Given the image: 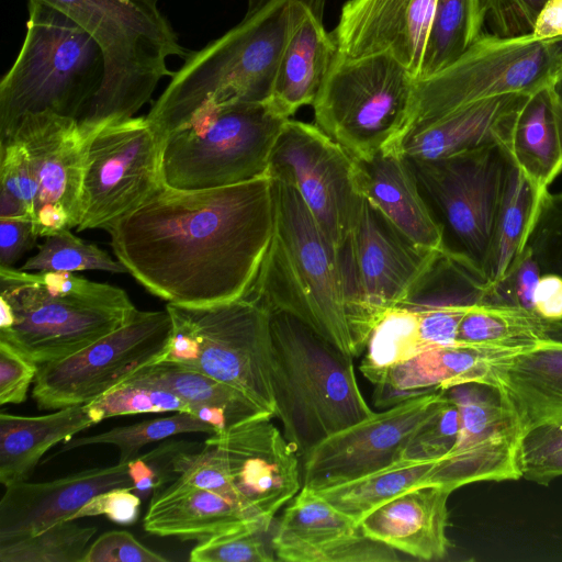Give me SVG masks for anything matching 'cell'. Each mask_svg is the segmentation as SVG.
Here are the masks:
<instances>
[{
	"label": "cell",
	"mask_w": 562,
	"mask_h": 562,
	"mask_svg": "<svg viewBox=\"0 0 562 562\" xmlns=\"http://www.w3.org/2000/svg\"><path fill=\"white\" fill-rule=\"evenodd\" d=\"M269 173L232 186L162 184L108 232L117 260L148 292L171 304L235 301L251 289L273 229Z\"/></svg>",
	"instance_id": "6da1fadb"
},
{
	"label": "cell",
	"mask_w": 562,
	"mask_h": 562,
	"mask_svg": "<svg viewBox=\"0 0 562 562\" xmlns=\"http://www.w3.org/2000/svg\"><path fill=\"white\" fill-rule=\"evenodd\" d=\"M324 7L325 0H261L236 26L188 54L147 120L164 139L205 102L267 101L291 35Z\"/></svg>",
	"instance_id": "7a4b0ae2"
},
{
	"label": "cell",
	"mask_w": 562,
	"mask_h": 562,
	"mask_svg": "<svg viewBox=\"0 0 562 562\" xmlns=\"http://www.w3.org/2000/svg\"><path fill=\"white\" fill-rule=\"evenodd\" d=\"M272 178L273 229L258 276L244 297L269 312L289 313L352 358L350 326L339 254L297 190Z\"/></svg>",
	"instance_id": "3957f363"
},
{
	"label": "cell",
	"mask_w": 562,
	"mask_h": 562,
	"mask_svg": "<svg viewBox=\"0 0 562 562\" xmlns=\"http://www.w3.org/2000/svg\"><path fill=\"white\" fill-rule=\"evenodd\" d=\"M78 23L100 46L102 85L78 120L90 137L104 125L133 117L151 98L171 56L189 53L158 9V0H41Z\"/></svg>",
	"instance_id": "277c9868"
},
{
	"label": "cell",
	"mask_w": 562,
	"mask_h": 562,
	"mask_svg": "<svg viewBox=\"0 0 562 562\" xmlns=\"http://www.w3.org/2000/svg\"><path fill=\"white\" fill-rule=\"evenodd\" d=\"M274 417L302 460L327 437L374 412L352 357L285 312H270Z\"/></svg>",
	"instance_id": "5b68a950"
},
{
	"label": "cell",
	"mask_w": 562,
	"mask_h": 562,
	"mask_svg": "<svg viewBox=\"0 0 562 562\" xmlns=\"http://www.w3.org/2000/svg\"><path fill=\"white\" fill-rule=\"evenodd\" d=\"M0 300L13 312L0 340L38 366L82 350L137 311L123 289L66 271L0 268Z\"/></svg>",
	"instance_id": "8992f818"
},
{
	"label": "cell",
	"mask_w": 562,
	"mask_h": 562,
	"mask_svg": "<svg viewBox=\"0 0 562 562\" xmlns=\"http://www.w3.org/2000/svg\"><path fill=\"white\" fill-rule=\"evenodd\" d=\"M27 8L22 47L0 82V139L30 113L79 120L104 77L102 50L89 33L41 0Z\"/></svg>",
	"instance_id": "52a82bcc"
},
{
	"label": "cell",
	"mask_w": 562,
	"mask_h": 562,
	"mask_svg": "<svg viewBox=\"0 0 562 562\" xmlns=\"http://www.w3.org/2000/svg\"><path fill=\"white\" fill-rule=\"evenodd\" d=\"M272 418L256 416L202 443L178 440L171 456L175 480L224 496L267 532L302 488L300 458Z\"/></svg>",
	"instance_id": "ba28073f"
},
{
	"label": "cell",
	"mask_w": 562,
	"mask_h": 562,
	"mask_svg": "<svg viewBox=\"0 0 562 562\" xmlns=\"http://www.w3.org/2000/svg\"><path fill=\"white\" fill-rule=\"evenodd\" d=\"M288 120L268 101L205 102L162 139L164 184L213 189L269 173L273 147Z\"/></svg>",
	"instance_id": "9c48e42d"
},
{
	"label": "cell",
	"mask_w": 562,
	"mask_h": 562,
	"mask_svg": "<svg viewBox=\"0 0 562 562\" xmlns=\"http://www.w3.org/2000/svg\"><path fill=\"white\" fill-rule=\"evenodd\" d=\"M166 308L172 334L156 363L209 375L274 417L270 312L249 297L205 306L167 303Z\"/></svg>",
	"instance_id": "30bf717a"
},
{
	"label": "cell",
	"mask_w": 562,
	"mask_h": 562,
	"mask_svg": "<svg viewBox=\"0 0 562 562\" xmlns=\"http://www.w3.org/2000/svg\"><path fill=\"white\" fill-rule=\"evenodd\" d=\"M416 81L389 53L349 58L337 52L312 104L315 125L353 159L395 151Z\"/></svg>",
	"instance_id": "8fae6325"
},
{
	"label": "cell",
	"mask_w": 562,
	"mask_h": 562,
	"mask_svg": "<svg viewBox=\"0 0 562 562\" xmlns=\"http://www.w3.org/2000/svg\"><path fill=\"white\" fill-rule=\"evenodd\" d=\"M407 160L443 229L446 249L486 282L495 221L513 167L506 148L495 144L435 160Z\"/></svg>",
	"instance_id": "7c38bea8"
},
{
	"label": "cell",
	"mask_w": 562,
	"mask_h": 562,
	"mask_svg": "<svg viewBox=\"0 0 562 562\" xmlns=\"http://www.w3.org/2000/svg\"><path fill=\"white\" fill-rule=\"evenodd\" d=\"M441 251L414 244L360 196L339 251L358 356L383 315L411 297Z\"/></svg>",
	"instance_id": "4fadbf2b"
},
{
	"label": "cell",
	"mask_w": 562,
	"mask_h": 562,
	"mask_svg": "<svg viewBox=\"0 0 562 562\" xmlns=\"http://www.w3.org/2000/svg\"><path fill=\"white\" fill-rule=\"evenodd\" d=\"M561 49L562 37L483 36L449 66L417 79L413 110L437 113L508 93L531 94L555 85Z\"/></svg>",
	"instance_id": "5bb4252c"
},
{
	"label": "cell",
	"mask_w": 562,
	"mask_h": 562,
	"mask_svg": "<svg viewBox=\"0 0 562 562\" xmlns=\"http://www.w3.org/2000/svg\"><path fill=\"white\" fill-rule=\"evenodd\" d=\"M172 334L170 313L136 311L116 330L64 359L38 366L32 396L40 409L85 405L155 364Z\"/></svg>",
	"instance_id": "9a60e30c"
},
{
	"label": "cell",
	"mask_w": 562,
	"mask_h": 562,
	"mask_svg": "<svg viewBox=\"0 0 562 562\" xmlns=\"http://www.w3.org/2000/svg\"><path fill=\"white\" fill-rule=\"evenodd\" d=\"M162 139L146 116L95 131L89 142L78 232L106 229L143 205L164 184Z\"/></svg>",
	"instance_id": "2e32d148"
},
{
	"label": "cell",
	"mask_w": 562,
	"mask_h": 562,
	"mask_svg": "<svg viewBox=\"0 0 562 562\" xmlns=\"http://www.w3.org/2000/svg\"><path fill=\"white\" fill-rule=\"evenodd\" d=\"M459 408L454 446L431 471L428 484L450 491L484 481L522 477L524 429L501 387L468 383L448 390Z\"/></svg>",
	"instance_id": "e0dca14e"
},
{
	"label": "cell",
	"mask_w": 562,
	"mask_h": 562,
	"mask_svg": "<svg viewBox=\"0 0 562 562\" xmlns=\"http://www.w3.org/2000/svg\"><path fill=\"white\" fill-rule=\"evenodd\" d=\"M269 175L297 190L339 254L361 196L347 151L315 124L289 119L273 147Z\"/></svg>",
	"instance_id": "ac0fdd59"
},
{
	"label": "cell",
	"mask_w": 562,
	"mask_h": 562,
	"mask_svg": "<svg viewBox=\"0 0 562 562\" xmlns=\"http://www.w3.org/2000/svg\"><path fill=\"white\" fill-rule=\"evenodd\" d=\"M447 398V390H431L327 437L302 459V487L323 491L402 459L419 426Z\"/></svg>",
	"instance_id": "d6986e66"
},
{
	"label": "cell",
	"mask_w": 562,
	"mask_h": 562,
	"mask_svg": "<svg viewBox=\"0 0 562 562\" xmlns=\"http://www.w3.org/2000/svg\"><path fill=\"white\" fill-rule=\"evenodd\" d=\"M286 562H394L396 551L368 537L360 524L302 487L288 503L271 539Z\"/></svg>",
	"instance_id": "ffe728a7"
},
{
	"label": "cell",
	"mask_w": 562,
	"mask_h": 562,
	"mask_svg": "<svg viewBox=\"0 0 562 562\" xmlns=\"http://www.w3.org/2000/svg\"><path fill=\"white\" fill-rule=\"evenodd\" d=\"M437 0H348L330 32L349 58L389 53L416 79Z\"/></svg>",
	"instance_id": "44dd1931"
},
{
	"label": "cell",
	"mask_w": 562,
	"mask_h": 562,
	"mask_svg": "<svg viewBox=\"0 0 562 562\" xmlns=\"http://www.w3.org/2000/svg\"><path fill=\"white\" fill-rule=\"evenodd\" d=\"M11 137L24 146L32 164L38 187L36 211L45 204H60L77 228L90 142L78 120L50 111L30 113L3 139Z\"/></svg>",
	"instance_id": "7402d4cb"
},
{
	"label": "cell",
	"mask_w": 562,
	"mask_h": 562,
	"mask_svg": "<svg viewBox=\"0 0 562 562\" xmlns=\"http://www.w3.org/2000/svg\"><path fill=\"white\" fill-rule=\"evenodd\" d=\"M528 97L508 93L437 113L413 110L395 153L407 159L435 160L484 146H504Z\"/></svg>",
	"instance_id": "603a6c76"
},
{
	"label": "cell",
	"mask_w": 562,
	"mask_h": 562,
	"mask_svg": "<svg viewBox=\"0 0 562 562\" xmlns=\"http://www.w3.org/2000/svg\"><path fill=\"white\" fill-rule=\"evenodd\" d=\"M522 350L454 342L432 347L390 368L374 385V404L387 408L431 390L480 383L501 387L509 361Z\"/></svg>",
	"instance_id": "cb8c5ba5"
},
{
	"label": "cell",
	"mask_w": 562,
	"mask_h": 562,
	"mask_svg": "<svg viewBox=\"0 0 562 562\" xmlns=\"http://www.w3.org/2000/svg\"><path fill=\"white\" fill-rule=\"evenodd\" d=\"M128 462L90 468L41 483L22 481L0 499V543L31 537L68 520L97 494L112 487H132Z\"/></svg>",
	"instance_id": "d4e9b609"
},
{
	"label": "cell",
	"mask_w": 562,
	"mask_h": 562,
	"mask_svg": "<svg viewBox=\"0 0 562 562\" xmlns=\"http://www.w3.org/2000/svg\"><path fill=\"white\" fill-rule=\"evenodd\" d=\"M358 193L419 247L445 250L443 229L428 205L409 161L395 151L353 159Z\"/></svg>",
	"instance_id": "484cf974"
},
{
	"label": "cell",
	"mask_w": 562,
	"mask_h": 562,
	"mask_svg": "<svg viewBox=\"0 0 562 562\" xmlns=\"http://www.w3.org/2000/svg\"><path fill=\"white\" fill-rule=\"evenodd\" d=\"M451 494L439 484L416 486L370 512L360 526L368 537L395 551L425 561L442 560L451 547L447 535Z\"/></svg>",
	"instance_id": "4316f807"
},
{
	"label": "cell",
	"mask_w": 562,
	"mask_h": 562,
	"mask_svg": "<svg viewBox=\"0 0 562 562\" xmlns=\"http://www.w3.org/2000/svg\"><path fill=\"white\" fill-rule=\"evenodd\" d=\"M143 526L159 537L198 541L245 531L266 532L232 501L176 480L153 492Z\"/></svg>",
	"instance_id": "83f0119b"
},
{
	"label": "cell",
	"mask_w": 562,
	"mask_h": 562,
	"mask_svg": "<svg viewBox=\"0 0 562 562\" xmlns=\"http://www.w3.org/2000/svg\"><path fill=\"white\" fill-rule=\"evenodd\" d=\"M504 147L541 199L562 172V98L554 83L529 94Z\"/></svg>",
	"instance_id": "f1b7e54d"
},
{
	"label": "cell",
	"mask_w": 562,
	"mask_h": 562,
	"mask_svg": "<svg viewBox=\"0 0 562 562\" xmlns=\"http://www.w3.org/2000/svg\"><path fill=\"white\" fill-rule=\"evenodd\" d=\"M323 14L324 9L308 12L282 53L267 101L286 119L302 106L313 104L337 54Z\"/></svg>",
	"instance_id": "f546056e"
},
{
	"label": "cell",
	"mask_w": 562,
	"mask_h": 562,
	"mask_svg": "<svg viewBox=\"0 0 562 562\" xmlns=\"http://www.w3.org/2000/svg\"><path fill=\"white\" fill-rule=\"evenodd\" d=\"M94 425L86 405L41 416L0 414V482L5 487L26 481L44 453Z\"/></svg>",
	"instance_id": "4dcf8cb0"
},
{
	"label": "cell",
	"mask_w": 562,
	"mask_h": 562,
	"mask_svg": "<svg viewBox=\"0 0 562 562\" xmlns=\"http://www.w3.org/2000/svg\"><path fill=\"white\" fill-rule=\"evenodd\" d=\"M501 389L524 432L562 416V341L548 338L516 355L504 370Z\"/></svg>",
	"instance_id": "1f68e13d"
},
{
	"label": "cell",
	"mask_w": 562,
	"mask_h": 562,
	"mask_svg": "<svg viewBox=\"0 0 562 562\" xmlns=\"http://www.w3.org/2000/svg\"><path fill=\"white\" fill-rule=\"evenodd\" d=\"M122 384L149 385L169 391L186 402L216 434L263 414L235 389L198 371L169 363L148 366Z\"/></svg>",
	"instance_id": "d6a6232c"
},
{
	"label": "cell",
	"mask_w": 562,
	"mask_h": 562,
	"mask_svg": "<svg viewBox=\"0 0 562 562\" xmlns=\"http://www.w3.org/2000/svg\"><path fill=\"white\" fill-rule=\"evenodd\" d=\"M438 460H398L352 481L316 492L335 508L360 524L361 519L395 496L428 484Z\"/></svg>",
	"instance_id": "836d02e7"
},
{
	"label": "cell",
	"mask_w": 562,
	"mask_h": 562,
	"mask_svg": "<svg viewBox=\"0 0 562 562\" xmlns=\"http://www.w3.org/2000/svg\"><path fill=\"white\" fill-rule=\"evenodd\" d=\"M553 326L519 306L479 302L463 316L457 340L529 350L550 338Z\"/></svg>",
	"instance_id": "e575fe53"
},
{
	"label": "cell",
	"mask_w": 562,
	"mask_h": 562,
	"mask_svg": "<svg viewBox=\"0 0 562 562\" xmlns=\"http://www.w3.org/2000/svg\"><path fill=\"white\" fill-rule=\"evenodd\" d=\"M539 200L532 183L513 164L495 221L486 271L487 285L502 280L524 247Z\"/></svg>",
	"instance_id": "d590c367"
},
{
	"label": "cell",
	"mask_w": 562,
	"mask_h": 562,
	"mask_svg": "<svg viewBox=\"0 0 562 562\" xmlns=\"http://www.w3.org/2000/svg\"><path fill=\"white\" fill-rule=\"evenodd\" d=\"M364 351L359 370L376 385L390 368L425 351L418 312L407 306L389 310L372 330Z\"/></svg>",
	"instance_id": "8d00e7d4"
},
{
	"label": "cell",
	"mask_w": 562,
	"mask_h": 562,
	"mask_svg": "<svg viewBox=\"0 0 562 562\" xmlns=\"http://www.w3.org/2000/svg\"><path fill=\"white\" fill-rule=\"evenodd\" d=\"M189 432L213 435L216 434V429L191 413L177 412L167 417L119 426L91 436L72 437L64 442L61 448L49 459L76 448L91 445H112L119 448L120 451L117 462L127 463L137 458L139 450L146 445Z\"/></svg>",
	"instance_id": "74e56055"
},
{
	"label": "cell",
	"mask_w": 562,
	"mask_h": 562,
	"mask_svg": "<svg viewBox=\"0 0 562 562\" xmlns=\"http://www.w3.org/2000/svg\"><path fill=\"white\" fill-rule=\"evenodd\" d=\"M98 531L76 520L58 521L31 537L0 543L1 562H82Z\"/></svg>",
	"instance_id": "f35d334b"
},
{
	"label": "cell",
	"mask_w": 562,
	"mask_h": 562,
	"mask_svg": "<svg viewBox=\"0 0 562 562\" xmlns=\"http://www.w3.org/2000/svg\"><path fill=\"white\" fill-rule=\"evenodd\" d=\"M471 45L469 0H437L419 78L449 66Z\"/></svg>",
	"instance_id": "ab89813d"
},
{
	"label": "cell",
	"mask_w": 562,
	"mask_h": 562,
	"mask_svg": "<svg viewBox=\"0 0 562 562\" xmlns=\"http://www.w3.org/2000/svg\"><path fill=\"white\" fill-rule=\"evenodd\" d=\"M24 271H66L100 270L111 273H127L126 268L114 260L99 246L86 243L70 229L45 237L37 245V252L21 267Z\"/></svg>",
	"instance_id": "60d3db41"
},
{
	"label": "cell",
	"mask_w": 562,
	"mask_h": 562,
	"mask_svg": "<svg viewBox=\"0 0 562 562\" xmlns=\"http://www.w3.org/2000/svg\"><path fill=\"white\" fill-rule=\"evenodd\" d=\"M546 0H469L471 43L483 36L516 37L532 33Z\"/></svg>",
	"instance_id": "b9f144b4"
},
{
	"label": "cell",
	"mask_w": 562,
	"mask_h": 562,
	"mask_svg": "<svg viewBox=\"0 0 562 562\" xmlns=\"http://www.w3.org/2000/svg\"><path fill=\"white\" fill-rule=\"evenodd\" d=\"M85 405L94 425L115 416L142 413H191L190 406L173 393L140 384H120Z\"/></svg>",
	"instance_id": "7bdbcfd3"
},
{
	"label": "cell",
	"mask_w": 562,
	"mask_h": 562,
	"mask_svg": "<svg viewBox=\"0 0 562 562\" xmlns=\"http://www.w3.org/2000/svg\"><path fill=\"white\" fill-rule=\"evenodd\" d=\"M532 250L541 273L562 277V191H548L533 212L526 243ZM562 341V323L550 334Z\"/></svg>",
	"instance_id": "ee69618b"
},
{
	"label": "cell",
	"mask_w": 562,
	"mask_h": 562,
	"mask_svg": "<svg viewBox=\"0 0 562 562\" xmlns=\"http://www.w3.org/2000/svg\"><path fill=\"white\" fill-rule=\"evenodd\" d=\"M459 426V408L447 390V398L414 432L401 460L439 461L454 446Z\"/></svg>",
	"instance_id": "f6af8a7d"
},
{
	"label": "cell",
	"mask_w": 562,
	"mask_h": 562,
	"mask_svg": "<svg viewBox=\"0 0 562 562\" xmlns=\"http://www.w3.org/2000/svg\"><path fill=\"white\" fill-rule=\"evenodd\" d=\"M262 531H245L199 541L191 550V562H273L276 554L268 548Z\"/></svg>",
	"instance_id": "bcb514c9"
},
{
	"label": "cell",
	"mask_w": 562,
	"mask_h": 562,
	"mask_svg": "<svg viewBox=\"0 0 562 562\" xmlns=\"http://www.w3.org/2000/svg\"><path fill=\"white\" fill-rule=\"evenodd\" d=\"M540 277L541 271L535 255L525 244L502 280L488 285L484 302L505 303L533 312V296Z\"/></svg>",
	"instance_id": "7dc6e473"
},
{
	"label": "cell",
	"mask_w": 562,
	"mask_h": 562,
	"mask_svg": "<svg viewBox=\"0 0 562 562\" xmlns=\"http://www.w3.org/2000/svg\"><path fill=\"white\" fill-rule=\"evenodd\" d=\"M0 186L24 203L33 222L37 209V181L24 146L12 137L0 140Z\"/></svg>",
	"instance_id": "c3c4849f"
},
{
	"label": "cell",
	"mask_w": 562,
	"mask_h": 562,
	"mask_svg": "<svg viewBox=\"0 0 562 562\" xmlns=\"http://www.w3.org/2000/svg\"><path fill=\"white\" fill-rule=\"evenodd\" d=\"M126 530H111L98 537L87 549L82 562H167Z\"/></svg>",
	"instance_id": "681fc988"
},
{
	"label": "cell",
	"mask_w": 562,
	"mask_h": 562,
	"mask_svg": "<svg viewBox=\"0 0 562 562\" xmlns=\"http://www.w3.org/2000/svg\"><path fill=\"white\" fill-rule=\"evenodd\" d=\"M37 371V363L0 340V404L23 403Z\"/></svg>",
	"instance_id": "f907efd6"
},
{
	"label": "cell",
	"mask_w": 562,
	"mask_h": 562,
	"mask_svg": "<svg viewBox=\"0 0 562 562\" xmlns=\"http://www.w3.org/2000/svg\"><path fill=\"white\" fill-rule=\"evenodd\" d=\"M140 497L132 487H112L93 496L68 520L105 515L120 525H132L139 516Z\"/></svg>",
	"instance_id": "816d5d0a"
},
{
	"label": "cell",
	"mask_w": 562,
	"mask_h": 562,
	"mask_svg": "<svg viewBox=\"0 0 562 562\" xmlns=\"http://www.w3.org/2000/svg\"><path fill=\"white\" fill-rule=\"evenodd\" d=\"M37 238L31 220L0 217V268H13L24 254L37 246Z\"/></svg>",
	"instance_id": "f5cc1de1"
},
{
	"label": "cell",
	"mask_w": 562,
	"mask_h": 562,
	"mask_svg": "<svg viewBox=\"0 0 562 562\" xmlns=\"http://www.w3.org/2000/svg\"><path fill=\"white\" fill-rule=\"evenodd\" d=\"M562 449V416L540 424L525 432L521 465H527Z\"/></svg>",
	"instance_id": "db71d44e"
},
{
	"label": "cell",
	"mask_w": 562,
	"mask_h": 562,
	"mask_svg": "<svg viewBox=\"0 0 562 562\" xmlns=\"http://www.w3.org/2000/svg\"><path fill=\"white\" fill-rule=\"evenodd\" d=\"M533 312L551 324L553 329L562 323L561 276L551 272L541 273L535 291Z\"/></svg>",
	"instance_id": "11a10c76"
},
{
	"label": "cell",
	"mask_w": 562,
	"mask_h": 562,
	"mask_svg": "<svg viewBox=\"0 0 562 562\" xmlns=\"http://www.w3.org/2000/svg\"><path fill=\"white\" fill-rule=\"evenodd\" d=\"M33 225L38 237H47L74 228L68 211L60 204H45L35 214Z\"/></svg>",
	"instance_id": "9f6ffc18"
},
{
	"label": "cell",
	"mask_w": 562,
	"mask_h": 562,
	"mask_svg": "<svg viewBox=\"0 0 562 562\" xmlns=\"http://www.w3.org/2000/svg\"><path fill=\"white\" fill-rule=\"evenodd\" d=\"M536 41L562 37V0H546L531 33Z\"/></svg>",
	"instance_id": "6f0895ef"
},
{
	"label": "cell",
	"mask_w": 562,
	"mask_h": 562,
	"mask_svg": "<svg viewBox=\"0 0 562 562\" xmlns=\"http://www.w3.org/2000/svg\"><path fill=\"white\" fill-rule=\"evenodd\" d=\"M562 476V449L522 467V477L541 485Z\"/></svg>",
	"instance_id": "680465c9"
},
{
	"label": "cell",
	"mask_w": 562,
	"mask_h": 562,
	"mask_svg": "<svg viewBox=\"0 0 562 562\" xmlns=\"http://www.w3.org/2000/svg\"><path fill=\"white\" fill-rule=\"evenodd\" d=\"M128 474L134 485V492L146 497L154 492L157 484V476L150 464L140 456L128 462Z\"/></svg>",
	"instance_id": "91938a15"
},
{
	"label": "cell",
	"mask_w": 562,
	"mask_h": 562,
	"mask_svg": "<svg viewBox=\"0 0 562 562\" xmlns=\"http://www.w3.org/2000/svg\"><path fill=\"white\" fill-rule=\"evenodd\" d=\"M0 217L31 220L24 203L3 189L0 191Z\"/></svg>",
	"instance_id": "94428289"
},
{
	"label": "cell",
	"mask_w": 562,
	"mask_h": 562,
	"mask_svg": "<svg viewBox=\"0 0 562 562\" xmlns=\"http://www.w3.org/2000/svg\"><path fill=\"white\" fill-rule=\"evenodd\" d=\"M561 79H562V49H561V54H560V60H559V66H558V70H557L555 82H558Z\"/></svg>",
	"instance_id": "6125c7cd"
},
{
	"label": "cell",
	"mask_w": 562,
	"mask_h": 562,
	"mask_svg": "<svg viewBox=\"0 0 562 562\" xmlns=\"http://www.w3.org/2000/svg\"><path fill=\"white\" fill-rule=\"evenodd\" d=\"M555 89L562 98V79L555 82Z\"/></svg>",
	"instance_id": "be15d7a7"
},
{
	"label": "cell",
	"mask_w": 562,
	"mask_h": 562,
	"mask_svg": "<svg viewBox=\"0 0 562 562\" xmlns=\"http://www.w3.org/2000/svg\"><path fill=\"white\" fill-rule=\"evenodd\" d=\"M261 0H249V8L256 7Z\"/></svg>",
	"instance_id": "e7e4bbea"
}]
</instances>
